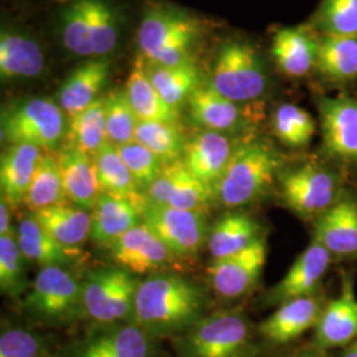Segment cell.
<instances>
[{"instance_id": "1", "label": "cell", "mask_w": 357, "mask_h": 357, "mask_svg": "<svg viewBox=\"0 0 357 357\" xmlns=\"http://www.w3.org/2000/svg\"><path fill=\"white\" fill-rule=\"evenodd\" d=\"M204 287L175 271L153 273L142 280L134 323L158 340H172L208 314Z\"/></svg>"}, {"instance_id": "2", "label": "cell", "mask_w": 357, "mask_h": 357, "mask_svg": "<svg viewBox=\"0 0 357 357\" xmlns=\"http://www.w3.org/2000/svg\"><path fill=\"white\" fill-rule=\"evenodd\" d=\"M283 168V156L268 141L255 135L243 138L213 191L215 204L238 209L261 202Z\"/></svg>"}, {"instance_id": "3", "label": "cell", "mask_w": 357, "mask_h": 357, "mask_svg": "<svg viewBox=\"0 0 357 357\" xmlns=\"http://www.w3.org/2000/svg\"><path fill=\"white\" fill-rule=\"evenodd\" d=\"M171 343L176 357H261L264 348L243 308L208 312Z\"/></svg>"}, {"instance_id": "4", "label": "cell", "mask_w": 357, "mask_h": 357, "mask_svg": "<svg viewBox=\"0 0 357 357\" xmlns=\"http://www.w3.org/2000/svg\"><path fill=\"white\" fill-rule=\"evenodd\" d=\"M22 308L28 319L43 327L61 328L85 321L82 277L72 268H40Z\"/></svg>"}, {"instance_id": "5", "label": "cell", "mask_w": 357, "mask_h": 357, "mask_svg": "<svg viewBox=\"0 0 357 357\" xmlns=\"http://www.w3.org/2000/svg\"><path fill=\"white\" fill-rule=\"evenodd\" d=\"M202 32L191 15L167 6L146 8L138 28V45L146 61L175 65L193 63L192 48Z\"/></svg>"}, {"instance_id": "6", "label": "cell", "mask_w": 357, "mask_h": 357, "mask_svg": "<svg viewBox=\"0 0 357 357\" xmlns=\"http://www.w3.org/2000/svg\"><path fill=\"white\" fill-rule=\"evenodd\" d=\"M141 278L118 265L90 268L82 275L85 321L88 327L134 321Z\"/></svg>"}, {"instance_id": "7", "label": "cell", "mask_w": 357, "mask_h": 357, "mask_svg": "<svg viewBox=\"0 0 357 357\" xmlns=\"http://www.w3.org/2000/svg\"><path fill=\"white\" fill-rule=\"evenodd\" d=\"M66 130L68 116L51 98H24L1 110L0 134L7 146L32 144L56 151L64 143Z\"/></svg>"}, {"instance_id": "8", "label": "cell", "mask_w": 357, "mask_h": 357, "mask_svg": "<svg viewBox=\"0 0 357 357\" xmlns=\"http://www.w3.org/2000/svg\"><path fill=\"white\" fill-rule=\"evenodd\" d=\"M208 85L230 101L253 103L268 90L266 68L249 43L227 40L217 50Z\"/></svg>"}, {"instance_id": "9", "label": "cell", "mask_w": 357, "mask_h": 357, "mask_svg": "<svg viewBox=\"0 0 357 357\" xmlns=\"http://www.w3.org/2000/svg\"><path fill=\"white\" fill-rule=\"evenodd\" d=\"M278 181L283 204L303 220L315 221L343 197L339 176L315 163L283 168Z\"/></svg>"}, {"instance_id": "10", "label": "cell", "mask_w": 357, "mask_h": 357, "mask_svg": "<svg viewBox=\"0 0 357 357\" xmlns=\"http://www.w3.org/2000/svg\"><path fill=\"white\" fill-rule=\"evenodd\" d=\"M56 357H163L160 340L134 321L88 327L57 347Z\"/></svg>"}, {"instance_id": "11", "label": "cell", "mask_w": 357, "mask_h": 357, "mask_svg": "<svg viewBox=\"0 0 357 357\" xmlns=\"http://www.w3.org/2000/svg\"><path fill=\"white\" fill-rule=\"evenodd\" d=\"M143 222L165 243L181 265L196 259L208 243L211 227L206 213L203 212L147 202Z\"/></svg>"}, {"instance_id": "12", "label": "cell", "mask_w": 357, "mask_h": 357, "mask_svg": "<svg viewBox=\"0 0 357 357\" xmlns=\"http://www.w3.org/2000/svg\"><path fill=\"white\" fill-rule=\"evenodd\" d=\"M185 106L195 126L238 138L253 135L262 118L261 110L252 103L230 101L208 84L195 90Z\"/></svg>"}, {"instance_id": "13", "label": "cell", "mask_w": 357, "mask_h": 357, "mask_svg": "<svg viewBox=\"0 0 357 357\" xmlns=\"http://www.w3.org/2000/svg\"><path fill=\"white\" fill-rule=\"evenodd\" d=\"M268 258L266 237L240 253L213 259L206 268L212 291L224 301H236L250 293L259 281Z\"/></svg>"}, {"instance_id": "14", "label": "cell", "mask_w": 357, "mask_h": 357, "mask_svg": "<svg viewBox=\"0 0 357 357\" xmlns=\"http://www.w3.org/2000/svg\"><path fill=\"white\" fill-rule=\"evenodd\" d=\"M107 248L115 265L126 268L135 275L174 271L172 266L181 265L165 243L143 221Z\"/></svg>"}, {"instance_id": "15", "label": "cell", "mask_w": 357, "mask_h": 357, "mask_svg": "<svg viewBox=\"0 0 357 357\" xmlns=\"http://www.w3.org/2000/svg\"><path fill=\"white\" fill-rule=\"evenodd\" d=\"M243 138L199 128L187 137L181 162L195 178L213 192Z\"/></svg>"}, {"instance_id": "16", "label": "cell", "mask_w": 357, "mask_h": 357, "mask_svg": "<svg viewBox=\"0 0 357 357\" xmlns=\"http://www.w3.org/2000/svg\"><path fill=\"white\" fill-rule=\"evenodd\" d=\"M332 255L321 243L312 240L296 257L284 277L264 295V303L278 307L295 298L315 295L331 264Z\"/></svg>"}, {"instance_id": "17", "label": "cell", "mask_w": 357, "mask_h": 357, "mask_svg": "<svg viewBox=\"0 0 357 357\" xmlns=\"http://www.w3.org/2000/svg\"><path fill=\"white\" fill-rule=\"evenodd\" d=\"M318 109L326 153L335 160L357 166V100L321 98Z\"/></svg>"}, {"instance_id": "18", "label": "cell", "mask_w": 357, "mask_h": 357, "mask_svg": "<svg viewBox=\"0 0 357 357\" xmlns=\"http://www.w3.org/2000/svg\"><path fill=\"white\" fill-rule=\"evenodd\" d=\"M149 203L208 213L215 204L213 192L195 178L181 160L163 167L162 174L146 192Z\"/></svg>"}, {"instance_id": "19", "label": "cell", "mask_w": 357, "mask_h": 357, "mask_svg": "<svg viewBox=\"0 0 357 357\" xmlns=\"http://www.w3.org/2000/svg\"><path fill=\"white\" fill-rule=\"evenodd\" d=\"M324 306L317 295L295 298L277 310L257 326L261 343L266 347H283L315 328Z\"/></svg>"}, {"instance_id": "20", "label": "cell", "mask_w": 357, "mask_h": 357, "mask_svg": "<svg viewBox=\"0 0 357 357\" xmlns=\"http://www.w3.org/2000/svg\"><path fill=\"white\" fill-rule=\"evenodd\" d=\"M354 278L343 273L342 289L337 298L328 302L317 324L312 345L326 352L344 348L357 339V298Z\"/></svg>"}, {"instance_id": "21", "label": "cell", "mask_w": 357, "mask_h": 357, "mask_svg": "<svg viewBox=\"0 0 357 357\" xmlns=\"http://www.w3.org/2000/svg\"><path fill=\"white\" fill-rule=\"evenodd\" d=\"M332 257L357 259V200L344 196L314 221V238Z\"/></svg>"}, {"instance_id": "22", "label": "cell", "mask_w": 357, "mask_h": 357, "mask_svg": "<svg viewBox=\"0 0 357 357\" xmlns=\"http://www.w3.org/2000/svg\"><path fill=\"white\" fill-rule=\"evenodd\" d=\"M110 61L96 57L78 65L59 90V105L69 118L96 102L109 82Z\"/></svg>"}, {"instance_id": "23", "label": "cell", "mask_w": 357, "mask_h": 357, "mask_svg": "<svg viewBox=\"0 0 357 357\" xmlns=\"http://www.w3.org/2000/svg\"><path fill=\"white\" fill-rule=\"evenodd\" d=\"M57 153L68 202L91 211L102 192L93 156L69 143H63Z\"/></svg>"}, {"instance_id": "24", "label": "cell", "mask_w": 357, "mask_h": 357, "mask_svg": "<svg viewBox=\"0 0 357 357\" xmlns=\"http://www.w3.org/2000/svg\"><path fill=\"white\" fill-rule=\"evenodd\" d=\"M320 38L306 26H284L273 38L271 54L284 75L303 77L318 64Z\"/></svg>"}, {"instance_id": "25", "label": "cell", "mask_w": 357, "mask_h": 357, "mask_svg": "<svg viewBox=\"0 0 357 357\" xmlns=\"http://www.w3.org/2000/svg\"><path fill=\"white\" fill-rule=\"evenodd\" d=\"M15 231L26 261L38 264L40 268H73V265L84 257L82 252L68 249L57 243L31 212L20 217Z\"/></svg>"}, {"instance_id": "26", "label": "cell", "mask_w": 357, "mask_h": 357, "mask_svg": "<svg viewBox=\"0 0 357 357\" xmlns=\"http://www.w3.org/2000/svg\"><path fill=\"white\" fill-rule=\"evenodd\" d=\"M43 151L32 144H10L0 158L1 197L13 209L23 205Z\"/></svg>"}, {"instance_id": "27", "label": "cell", "mask_w": 357, "mask_h": 357, "mask_svg": "<svg viewBox=\"0 0 357 357\" xmlns=\"http://www.w3.org/2000/svg\"><path fill=\"white\" fill-rule=\"evenodd\" d=\"M90 212V240L106 248L143 221L139 206L105 192H101Z\"/></svg>"}, {"instance_id": "28", "label": "cell", "mask_w": 357, "mask_h": 357, "mask_svg": "<svg viewBox=\"0 0 357 357\" xmlns=\"http://www.w3.org/2000/svg\"><path fill=\"white\" fill-rule=\"evenodd\" d=\"M41 227L65 248L82 252L90 238L91 212L72 203L54 205L38 212H31Z\"/></svg>"}, {"instance_id": "29", "label": "cell", "mask_w": 357, "mask_h": 357, "mask_svg": "<svg viewBox=\"0 0 357 357\" xmlns=\"http://www.w3.org/2000/svg\"><path fill=\"white\" fill-rule=\"evenodd\" d=\"M265 237L259 222L243 212H230L211 227L208 249L213 259L240 253Z\"/></svg>"}, {"instance_id": "30", "label": "cell", "mask_w": 357, "mask_h": 357, "mask_svg": "<svg viewBox=\"0 0 357 357\" xmlns=\"http://www.w3.org/2000/svg\"><path fill=\"white\" fill-rule=\"evenodd\" d=\"M123 89L139 121L178 122L180 112L169 106L153 86L146 72L143 56L137 57Z\"/></svg>"}, {"instance_id": "31", "label": "cell", "mask_w": 357, "mask_h": 357, "mask_svg": "<svg viewBox=\"0 0 357 357\" xmlns=\"http://www.w3.org/2000/svg\"><path fill=\"white\" fill-rule=\"evenodd\" d=\"M45 66L43 50L33 38L3 31L0 36V76L6 81L40 76Z\"/></svg>"}, {"instance_id": "32", "label": "cell", "mask_w": 357, "mask_h": 357, "mask_svg": "<svg viewBox=\"0 0 357 357\" xmlns=\"http://www.w3.org/2000/svg\"><path fill=\"white\" fill-rule=\"evenodd\" d=\"M93 159L101 191L130 200L141 208L143 215V211L147 205V197L138 188L131 172L128 171V166L118 151V147L110 142H106L93 156Z\"/></svg>"}, {"instance_id": "33", "label": "cell", "mask_w": 357, "mask_h": 357, "mask_svg": "<svg viewBox=\"0 0 357 357\" xmlns=\"http://www.w3.org/2000/svg\"><path fill=\"white\" fill-rule=\"evenodd\" d=\"M146 72L153 86L169 106L181 110L192 93L203 85V78L195 63L167 66L144 60Z\"/></svg>"}, {"instance_id": "34", "label": "cell", "mask_w": 357, "mask_h": 357, "mask_svg": "<svg viewBox=\"0 0 357 357\" xmlns=\"http://www.w3.org/2000/svg\"><path fill=\"white\" fill-rule=\"evenodd\" d=\"M69 203L65 193L57 150H44L23 205L28 212H38L54 205Z\"/></svg>"}, {"instance_id": "35", "label": "cell", "mask_w": 357, "mask_h": 357, "mask_svg": "<svg viewBox=\"0 0 357 357\" xmlns=\"http://www.w3.org/2000/svg\"><path fill=\"white\" fill-rule=\"evenodd\" d=\"M107 141L105 98L101 97L82 112L68 118L64 143L94 156Z\"/></svg>"}, {"instance_id": "36", "label": "cell", "mask_w": 357, "mask_h": 357, "mask_svg": "<svg viewBox=\"0 0 357 357\" xmlns=\"http://www.w3.org/2000/svg\"><path fill=\"white\" fill-rule=\"evenodd\" d=\"M317 68L332 82H345L357 77V38L323 36L320 38Z\"/></svg>"}, {"instance_id": "37", "label": "cell", "mask_w": 357, "mask_h": 357, "mask_svg": "<svg viewBox=\"0 0 357 357\" xmlns=\"http://www.w3.org/2000/svg\"><path fill=\"white\" fill-rule=\"evenodd\" d=\"M185 139L187 137L178 122L139 121L134 141L149 149L165 166H168L181 160Z\"/></svg>"}, {"instance_id": "38", "label": "cell", "mask_w": 357, "mask_h": 357, "mask_svg": "<svg viewBox=\"0 0 357 357\" xmlns=\"http://www.w3.org/2000/svg\"><path fill=\"white\" fill-rule=\"evenodd\" d=\"M26 262L15 229L0 236V291L13 301H22L31 287Z\"/></svg>"}, {"instance_id": "39", "label": "cell", "mask_w": 357, "mask_h": 357, "mask_svg": "<svg viewBox=\"0 0 357 357\" xmlns=\"http://www.w3.org/2000/svg\"><path fill=\"white\" fill-rule=\"evenodd\" d=\"M48 336L17 323L4 321L0 330V357H56Z\"/></svg>"}, {"instance_id": "40", "label": "cell", "mask_w": 357, "mask_h": 357, "mask_svg": "<svg viewBox=\"0 0 357 357\" xmlns=\"http://www.w3.org/2000/svg\"><path fill=\"white\" fill-rule=\"evenodd\" d=\"M271 128L278 141L290 149H303L312 139L317 125L311 114L294 105H280L271 116Z\"/></svg>"}, {"instance_id": "41", "label": "cell", "mask_w": 357, "mask_h": 357, "mask_svg": "<svg viewBox=\"0 0 357 357\" xmlns=\"http://www.w3.org/2000/svg\"><path fill=\"white\" fill-rule=\"evenodd\" d=\"M103 98L107 141L116 147L134 142L139 118L128 102L125 89H113Z\"/></svg>"}, {"instance_id": "42", "label": "cell", "mask_w": 357, "mask_h": 357, "mask_svg": "<svg viewBox=\"0 0 357 357\" xmlns=\"http://www.w3.org/2000/svg\"><path fill=\"white\" fill-rule=\"evenodd\" d=\"M89 22L94 59L105 57L118 44V24L112 7L105 0H84Z\"/></svg>"}, {"instance_id": "43", "label": "cell", "mask_w": 357, "mask_h": 357, "mask_svg": "<svg viewBox=\"0 0 357 357\" xmlns=\"http://www.w3.org/2000/svg\"><path fill=\"white\" fill-rule=\"evenodd\" d=\"M315 24L326 36L357 38V0H323Z\"/></svg>"}, {"instance_id": "44", "label": "cell", "mask_w": 357, "mask_h": 357, "mask_svg": "<svg viewBox=\"0 0 357 357\" xmlns=\"http://www.w3.org/2000/svg\"><path fill=\"white\" fill-rule=\"evenodd\" d=\"M61 36L68 51L79 57L94 59L84 0H75L65 8L61 19Z\"/></svg>"}, {"instance_id": "45", "label": "cell", "mask_w": 357, "mask_h": 357, "mask_svg": "<svg viewBox=\"0 0 357 357\" xmlns=\"http://www.w3.org/2000/svg\"><path fill=\"white\" fill-rule=\"evenodd\" d=\"M118 151L128 166V171L131 172L138 188L146 195L153 181L162 174L165 165L156 155H153L138 142H130L128 144L118 146Z\"/></svg>"}, {"instance_id": "46", "label": "cell", "mask_w": 357, "mask_h": 357, "mask_svg": "<svg viewBox=\"0 0 357 357\" xmlns=\"http://www.w3.org/2000/svg\"><path fill=\"white\" fill-rule=\"evenodd\" d=\"M11 211L13 208L1 197L0 199V236L8 234L15 229L11 224Z\"/></svg>"}, {"instance_id": "47", "label": "cell", "mask_w": 357, "mask_h": 357, "mask_svg": "<svg viewBox=\"0 0 357 357\" xmlns=\"http://www.w3.org/2000/svg\"><path fill=\"white\" fill-rule=\"evenodd\" d=\"M277 357H327L326 356V352L320 351L318 348H315L314 345L311 347H307V348H301V349H296L293 352H289V354H283Z\"/></svg>"}, {"instance_id": "48", "label": "cell", "mask_w": 357, "mask_h": 357, "mask_svg": "<svg viewBox=\"0 0 357 357\" xmlns=\"http://www.w3.org/2000/svg\"><path fill=\"white\" fill-rule=\"evenodd\" d=\"M339 357H357V339L343 348Z\"/></svg>"}]
</instances>
